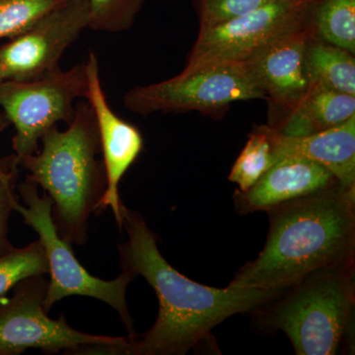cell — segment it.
<instances>
[{"label":"cell","mask_w":355,"mask_h":355,"mask_svg":"<svg viewBox=\"0 0 355 355\" xmlns=\"http://www.w3.org/2000/svg\"><path fill=\"white\" fill-rule=\"evenodd\" d=\"M123 219L128 240L119 245L121 270L140 275L153 287L159 301L158 316L144 335L128 336L120 345L96 347L92 354L184 355L228 318L252 312L284 291L220 289L198 284L165 260L155 234L139 212L125 207Z\"/></svg>","instance_id":"6da1fadb"},{"label":"cell","mask_w":355,"mask_h":355,"mask_svg":"<svg viewBox=\"0 0 355 355\" xmlns=\"http://www.w3.org/2000/svg\"><path fill=\"white\" fill-rule=\"evenodd\" d=\"M266 212L265 247L228 286L282 291L319 268L355 261V188L335 187Z\"/></svg>","instance_id":"7a4b0ae2"},{"label":"cell","mask_w":355,"mask_h":355,"mask_svg":"<svg viewBox=\"0 0 355 355\" xmlns=\"http://www.w3.org/2000/svg\"><path fill=\"white\" fill-rule=\"evenodd\" d=\"M41 150L16 158L29 172L28 181L41 186L53 202V220L58 235L69 244L87 240L90 216L99 212L107 188L99 132L87 101L77 103L65 130L51 128L41 139Z\"/></svg>","instance_id":"3957f363"},{"label":"cell","mask_w":355,"mask_h":355,"mask_svg":"<svg viewBox=\"0 0 355 355\" xmlns=\"http://www.w3.org/2000/svg\"><path fill=\"white\" fill-rule=\"evenodd\" d=\"M355 261L319 268L250 312L256 328L282 331L297 355L354 352Z\"/></svg>","instance_id":"277c9868"},{"label":"cell","mask_w":355,"mask_h":355,"mask_svg":"<svg viewBox=\"0 0 355 355\" xmlns=\"http://www.w3.org/2000/svg\"><path fill=\"white\" fill-rule=\"evenodd\" d=\"M18 191L26 205L16 200L14 211L21 214L25 223L36 231L48 261L50 282L44 309L49 312L58 301L69 296L97 299L116 310L127 328L128 336H135L125 295L128 286L137 275L123 270L113 280L93 277L77 261L70 244L58 235L53 220V202L49 196L44 193L41 197L38 186L28 180L18 186Z\"/></svg>","instance_id":"5b68a950"},{"label":"cell","mask_w":355,"mask_h":355,"mask_svg":"<svg viewBox=\"0 0 355 355\" xmlns=\"http://www.w3.org/2000/svg\"><path fill=\"white\" fill-rule=\"evenodd\" d=\"M265 99L245 62L205 64L148 85L137 86L123 95L125 108L140 116L196 111L216 114L232 103Z\"/></svg>","instance_id":"8992f818"},{"label":"cell","mask_w":355,"mask_h":355,"mask_svg":"<svg viewBox=\"0 0 355 355\" xmlns=\"http://www.w3.org/2000/svg\"><path fill=\"white\" fill-rule=\"evenodd\" d=\"M86 62L71 69L60 67L29 80L0 83V107L15 128L12 147L16 158L39 151L42 137L60 121L69 125L77 99L87 98Z\"/></svg>","instance_id":"52a82bcc"},{"label":"cell","mask_w":355,"mask_h":355,"mask_svg":"<svg viewBox=\"0 0 355 355\" xmlns=\"http://www.w3.org/2000/svg\"><path fill=\"white\" fill-rule=\"evenodd\" d=\"M48 280L28 277L0 298V355H18L28 349L46 354H85L90 349L125 342L123 336H96L71 328L64 316L51 319L44 309Z\"/></svg>","instance_id":"ba28073f"},{"label":"cell","mask_w":355,"mask_h":355,"mask_svg":"<svg viewBox=\"0 0 355 355\" xmlns=\"http://www.w3.org/2000/svg\"><path fill=\"white\" fill-rule=\"evenodd\" d=\"M313 4L270 0L241 15L200 28L184 70L211 62H244L275 40L310 24Z\"/></svg>","instance_id":"9c48e42d"},{"label":"cell","mask_w":355,"mask_h":355,"mask_svg":"<svg viewBox=\"0 0 355 355\" xmlns=\"http://www.w3.org/2000/svg\"><path fill=\"white\" fill-rule=\"evenodd\" d=\"M87 0H65L24 34L0 48L6 80H29L60 67V60L88 29Z\"/></svg>","instance_id":"30bf717a"},{"label":"cell","mask_w":355,"mask_h":355,"mask_svg":"<svg viewBox=\"0 0 355 355\" xmlns=\"http://www.w3.org/2000/svg\"><path fill=\"white\" fill-rule=\"evenodd\" d=\"M88 93L86 101L94 113L103 163L106 171L107 188L99 205V211L111 207L119 227L123 230V210L119 186L125 173L139 157L144 139L137 128L121 119L111 107L102 87L99 62L93 51L87 62Z\"/></svg>","instance_id":"8fae6325"},{"label":"cell","mask_w":355,"mask_h":355,"mask_svg":"<svg viewBox=\"0 0 355 355\" xmlns=\"http://www.w3.org/2000/svg\"><path fill=\"white\" fill-rule=\"evenodd\" d=\"M311 35L309 24L266 44L244 62L266 100L282 112V121L309 89L305 53Z\"/></svg>","instance_id":"7c38bea8"},{"label":"cell","mask_w":355,"mask_h":355,"mask_svg":"<svg viewBox=\"0 0 355 355\" xmlns=\"http://www.w3.org/2000/svg\"><path fill=\"white\" fill-rule=\"evenodd\" d=\"M342 186L323 166L305 158L277 160L249 190H236L233 200L240 214L266 211L270 207ZM343 187V186H342Z\"/></svg>","instance_id":"4fadbf2b"},{"label":"cell","mask_w":355,"mask_h":355,"mask_svg":"<svg viewBox=\"0 0 355 355\" xmlns=\"http://www.w3.org/2000/svg\"><path fill=\"white\" fill-rule=\"evenodd\" d=\"M277 160L305 158L329 170L343 188H355V114L345 123L307 137H292L273 128Z\"/></svg>","instance_id":"5bb4252c"},{"label":"cell","mask_w":355,"mask_h":355,"mask_svg":"<svg viewBox=\"0 0 355 355\" xmlns=\"http://www.w3.org/2000/svg\"><path fill=\"white\" fill-rule=\"evenodd\" d=\"M355 114V96L311 83L307 93L275 130L286 137H307L345 123Z\"/></svg>","instance_id":"9a60e30c"},{"label":"cell","mask_w":355,"mask_h":355,"mask_svg":"<svg viewBox=\"0 0 355 355\" xmlns=\"http://www.w3.org/2000/svg\"><path fill=\"white\" fill-rule=\"evenodd\" d=\"M305 60L310 84L355 96V58L349 51L318 39L312 31Z\"/></svg>","instance_id":"2e32d148"},{"label":"cell","mask_w":355,"mask_h":355,"mask_svg":"<svg viewBox=\"0 0 355 355\" xmlns=\"http://www.w3.org/2000/svg\"><path fill=\"white\" fill-rule=\"evenodd\" d=\"M310 26L322 41L355 53V0H318Z\"/></svg>","instance_id":"e0dca14e"},{"label":"cell","mask_w":355,"mask_h":355,"mask_svg":"<svg viewBox=\"0 0 355 355\" xmlns=\"http://www.w3.org/2000/svg\"><path fill=\"white\" fill-rule=\"evenodd\" d=\"M277 161L273 128L260 125L250 133L246 146L236 159L229 181L238 184V190H249Z\"/></svg>","instance_id":"ac0fdd59"},{"label":"cell","mask_w":355,"mask_h":355,"mask_svg":"<svg viewBox=\"0 0 355 355\" xmlns=\"http://www.w3.org/2000/svg\"><path fill=\"white\" fill-rule=\"evenodd\" d=\"M49 273L48 261L39 240L0 256V298L28 277Z\"/></svg>","instance_id":"d6986e66"},{"label":"cell","mask_w":355,"mask_h":355,"mask_svg":"<svg viewBox=\"0 0 355 355\" xmlns=\"http://www.w3.org/2000/svg\"><path fill=\"white\" fill-rule=\"evenodd\" d=\"M65 0H0V39L24 34Z\"/></svg>","instance_id":"ffe728a7"},{"label":"cell","mask_w":355,"mask_h":355,"mask_svg":"<svg viewBox=\"0 0 355 355\" xmlns=\"http://www.w3.org/2000/svg\"><path fill=\"white\" fill-rule=\"evenodd\" d=\"M88 29L98 32L121 33L132 27L147 0H87Z\"/></svg>","instance_id":"44dd1931"},{"label":"cell","mask_w":355,"mask_h":355,"mask_svg":"<svg viewBox=\"0 0 355 355\" xmlns=\"http://www.w3.org/2000/svg\"><path fill=\"white\" fill-rule=\"evenodd\" d=\"M270 0H196L200 28L210 27L241 15Z\"/></svg>","instance_id":"7402d4cb"},{"label":"cell","mask_w":355,"mask_h":355,"mask_svg":"<svg viewBox=\"0 0 355 355\" xmlns=\"http://www.w3.org/2000/svg\"><path fill=\"white\" fill-rule=\"evenodd\" d=\"M18 163L16 156L9 167L0 165V256L13 249L8 240V221L14 211L15 195V177Z\"/></svg>","instance_id":"603a6c76"},{"label":"cell","mask_w":355,"mask_h":355,"mask_svg":"<svg viewBox=\"0 0 355 355\" xmlns=\"http://www.w3.org/2000/svg\"><path fill=\"white\" fill-rule=\"evenodd\" d=\"M7 118L6 116H0V130H3L4 128H6V125H7Z\"/></svg>","instance_id":"cb8c5ba5"},{"label":"cell","mask_w":355,"mask_h":355,"mask_svg":"<svg viewBox=\"0 0 355 355\" xmlns=\"http://www.w3.org/2000/svg\"><path fill=\"white\" fill-rule=\"evenodd\" d=\"M6 80V77H4L3 69H2L1 62H0V83H3Z\"/></svg>","instance_id":"d4e9b609"},{"label":"cell","mask_w":355,"mask_h":355,"mask_svg":"<svg viewBox=\"0 0 355 355\" xmlns=\"http://www.w3.org/2000/svg\"><path fill=\"white\" fill-rule=\"evenodd\" d=\"M297 1L306 2V3L314 4V3H316L318 0H297Z\"/></svg>","instance_id":"484cf974"}]
</instances>
